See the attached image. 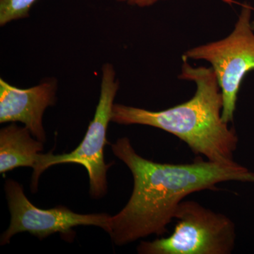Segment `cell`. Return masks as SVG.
Returning a JSON list of instances; mask_svg holds the SVG:
<instances>
[{
  "instance_id": "1",
  "label": "cell",
  "mask_w": 254,
  "mask_h": 254,
  "mask_svg": "<svg viewBox=\"0 0 254 254\" xmlns=\"http://www.w3.org/2000/svg\"><path fill=\"white\" fill-rule=\"evenodd\" d=\"M111 148L133 178L131 198L110 218L108 234L117 246L165 235L180 203L190 193L214 190L225 182L254 183V173L236 162L220 164L199 159L190 164L155 163L137 154L126 137L119 138Z\"/></svg>"
},
{
  "instance_id": "2",
  "label": "cell",
  "mask_w": 254,
  "mask_h": 254,
  "mask_svg": "<svg viewBox=\"0 0 254 254\" xmlns=\"http://www.w3.org/2000/svg\"><path fill=\"white\" fill-rule=\"evenodd\" d=\"M180 79L194 82L191 99L169 109L150 111L114 104L111 122L120 125H146L160 128L185 142L197 155L220 164L235 163L238 137L222 119V95L213 68L193 67L182 57Z\"/></svg>"
},
{
  "instance_id": "3",
  "label": "cell",
  "mask_w": 254,
  "mask_h": 254,
  "mask_svg": "<svg viewBox=\"0 0 254 254\" xmlns=\"http://www.w3.org/2000/svg\"><path fill=\"white\" fill-rule=\"evenodd\" d=\"M175 231L166 238L141 242V254H230L236 228L231 219L193 200L182 201L175 217Z\"/></svg>"
},
{
  "instance_id": "4",
  "label": "cell",
  "mask_w": 254,
  "mask_h": 254,
  "mask_svg": "<svg viewBox=\"0 0 254 254\" xmlns=\"http://www.w3.org/2000/svg\"><path fill=\"white\" fill-rule=\"evenodd\" d=\"M101 89L94 118L88 126L83 141L69 153L54 155L53 152L41 154L33 169L31 190H38V180L46 169L63 163H76L84 167L90 181V193L93 198H102L108 191L107 172L111 164H105L104 148L107 144V129L111 122L114 100L120 82L113 64L106 63L102 69Z\"/></svg>"
},
{
  "instance_id": "5",
  "label": "cell",
  "mask_w": 254,
  "mask_h": 254,
  "mask_svg": "<svg viewBox=\"0 0 254 254\" xmlns=\"http://www.w3.org/2000/svg\"><path fill=\"white\" fill-rule=\"evenodd\" d=\"M252 7L245 4L233 31L220 41L189 50L187 59L203 60L211 64L222 95V119L233 121L237 95L247 73L254 70V24Z\"/></svg>"
},
{
  "instance_id": "6",
  "label": "cell",
  "mask_w": 254,
  "mask_h": 254,
  "mask_svg": "<svg viewBox=\"0 0 254 254\" xmlns=\"http://www.w3.org/2000/svg\"><path fill=\"white\" fill-rule=\"evenodd\" d=\"M11 221L7 230L1 235V245L9 243L11 237L20 232H28L43 240L55 233L64 236L74 235L73 227L79 225H93L110 231V216L107 213L79 214L66 207L58 205L43 210L33 204L17 182L7 180L5 182Z\"/></svg>"
},
{
  "instance_id": "7",
  "label": "cell",
  "mask_w": 254,
  "mask_h": 254,
  "mask_svg": "<svg viewBox=\"0 0 254 254\" xmlns=\"http://www.w3.org/2000/svg\"><path fill=\"white\" fill-rule=\"evenodd\" d=\"M58 81L48 78L40 84L22 89L0 78V123L24 124L36 139L44 143L46 134L43 118L56 101Z\"/></svg>"
},
{
  "instance_id": "8",
  "label": "cell",
  "mask_w": 254,
  "mask_h": 254,
  "mask_svg": "<svg viewBox=\"0 0 254 254\" xmlns=\"http://www.w3.org/2000/svg\"><path fill=\"white\" fill-rule=\"evenodd\" d=\"M27 127L14 123L0 130V173L20 167L35 168L43 150V142L31 138Z\"/></svg>"
},
{
  "instance_id": "9",
  "label": "cell",
  "mask_w": 254,
  "mask_h": 254,
  "mask_svg": "<svg viewBox=\"0 0 254 254\" xmlns=\"http://www.w3.org/2000/svg\"><path fill=\"white\" fill-rule=\"evenodd\" d=\"M37 0H0V26L29 16L30 9Z\"/></svg>"
},
{
  "instance_id": "10",
  "label": "cell",
  "mask_w": 254,
  "mask_h": 254,
  "mask_svg": "<svg viewBox=\"0 0 254 254\" xmlns=\"http://www.w3.org/2000/svg\"><path fill=\"white\" fill-rule=\"evenodd\" d=\"M119 2H125L129 5H135V6H139V7H146V6H151L154 4L157 1L160 0H117ZM224 2L227 4H232L236 3L234 0H222Z\"/></svg>"
}]
</instances>
